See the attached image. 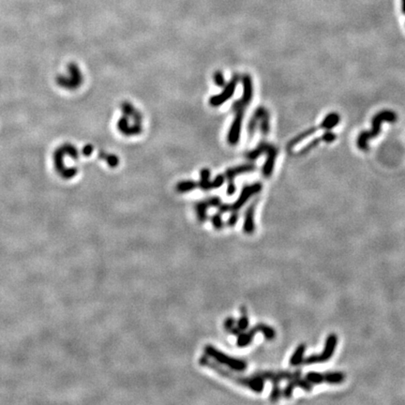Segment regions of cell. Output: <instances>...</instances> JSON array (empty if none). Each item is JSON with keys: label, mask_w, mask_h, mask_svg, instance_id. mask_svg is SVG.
<instances>
[{"label": "cell", "mask_w": 405, "mask_h": 405, "mask_svg": "<svg viewBox=\"0 0 405 405\" xmlns=\"http://www.w3.org/2000/svg\"><path fill=\"white\" fill-rule=\"evenodd\" d=\"M199 364L201 366L210 369L214 373H218L220 376H222L223 378L228 379L234 383H238L239 385L249 389L255 393H258V394L262 393L265 389V380L258 375L257 373H254V375H252L250 377L237 375L235 373L227 371L224 368L217 365L216 363L210 360V357H208L207 356L200 357Z\"/></svg>", "instance_id": "6da1fadb"}, {"label": "cell", "mask_w": 405, "mask_h": 405, "mask_svg": "<svg viewBox=\"0 0 405 405\" xmlns=\"http://www.w3.org/2000/svg\"><path fill=\"white\" fill-rule=\"evenodd\" d=\"M398 119V115L394 111L383 110L376 113L372 120V130L361 131L357 137V145L359 149L367 151L369 149V141L376 138L381 131V125L383 122L395 123Z\"/></svg>", "instance_id": "7a4b0ae2"}, {"label": "cell", "mask_w": 405, "mask_h": 405, "mask_svg": "<svg viewBox=\"0 0 405 405\" xmlns=\"http://www.w3.org/2000/svg\"><path fill=\"white\" fill-rule=\"evenodd\" d=\"M204 351L207 357H210L222 365L230 368L233 371L241 373V372H245L248 367L247 362L244 361L243 359L230 357L226 354H224L223 352L220 351L219 349L215 348L214 346L208 344L204 348Z\"/></svg>", "instance_id": "3957f363"}, {"label": "cell", "mask_w": 405, "mask_h": 405, "mask_svg": "<svg viewBox=\"0 0 405 405\" xmlns=\"http://www.w3.org/2000/svg\"><path fill=\"white\" fill-rule=\"evenodd\" d=\"M255 166L254 164H244L239 165L236 167L229 168L227 169L226 172L224 173L225 179L228 180V188H227V195L229 196L234 195L236 192V185H235V178L242 173H249L253 172Z\"/></svg>", "instance_id": "277c9868"}, {"label": "cell", "mask_w": 405, "mask_h": 405, "mask_svg": "<svg viewBox=\"0 0 405 405\" xmlns=\"http://www.w3.org/2000/svg\"><path fill=\"white\" fill-rule=\"evenodd\" d=\"M238 81H239V76L238 74L233 76L231 81L227 83L226 86L224 87V90L221 94L215 95V96L210 98L209 103H210L211 106H213V107L221 106L222 103H225L230 98L232 97L234 93L236 91Z\"/></svg>", "instance_id": "5b68a950"}, {"label": "cell", "mask_w": 405, "mask_h": 405, "mask_svg": "<svg viewBox=\"0 0 405 405\" xmlns=\"http://www.w3.org/2000/svg\"><path fill=\"white\" fill-rule=\"evenodd\" d=\"M242 83H243V95L240 100H238L233 104L232 109L234 110V112H238L240 110L245 111V109L248 106L253 99L252 78L248 74H245L242 78Z\"/></svg>", "instance_id": "8992f818"}, {"label": "cell", "mask_w": 405, "mask_h": 405, "mask_svg": "<svg viewBox=\"0 0 405 405\" xmlns=\"http://www.w3.org/2000/svg\"><path fill=\"white\" fill-rule=\"evenodd\" d=\"M262 189V185L260 183L253 184V185H248V186H245L241 194L239 195L238 200L236 201L234 204L231 205V208L232 211H238L242 206H243L247 201L253 196V195L258 194L260 190ZM231 211V212H232Z\"/></svg>", "instance_id": "52a82bcc"}, {"label": "cell", "mask_w": 405, "mask_h": 405, "mask_svg": "<svg viewBox=\"0 0 405 405\" xmlns=\"http://www.w3.org/2000/svg\"><path fill=\"white\" fill-rule=\"evenodd\" d=\"M236 115L233 120L231 128L228 132V142L230 145H237L239 141L240 132H241V127L243 122L244 111L240 110L238 112H235Z\"/></svg>", "instance_id": "ba28073f"}, {"label": "cell", "mask_w": 405, "mask_h": 405, "mask_svg": "<svg viewBox=\"0 0 405 405\" xmlns=\"http://www.w3.org/2000/svg\"><path fill=\"white\" fill-rule=\"evenodd\" d=\"M338 341H339L338 336L334 334V333H331V334L327 336L326 340H325V343H324V350L319 355L321 363L322 362L329 361L330 358L333 357V355L335 353L336 347H337V344H338Z\"/></svg>", "instance_id": "9c48e42d"}, {"label": "cell", "mask_w": 405, "mask_h": 405, "mask_svg": "<svg viewBox=\"0 0 405 405\" xmlns=\"http://www.w3.org/2000/svg\"><path fill=\"white\" fill-rule=\"evenodd\" d=\"M258 200H255L248 205L244 215L243 231L246 235H253L255 231L254 223V212Z\"/></svg>", "instance_id": "30bf717a"}, {"label": "cell", "mask_w": 405, "mask_h": 405, "mask_svg": "<svg viewBox=\"0 0 405 405\" xmlns=\"http://www.w3.org/2000/svg\"><path fill=\"white\" fill-rule=\"evenodd\" d=\"M336 138H337V136H336L334 132H332V131H330V130H327V131H325L324 134L322 135L321 137L315 138V139L312 141L311 143H308L307 146H304L302 149L297 153V155H300V156L305 155V154H307L308 152L311 151L312 149H314L315 146H318L321 142H325V143L330 144V143L334 142V141L336 140Z\"/></svg>", "instance_id": "8fae6325"}, {"label": "cell", "mask_w": 405, "mask_h": 405, "mask_svg": "<svg viewBox=\"0 0 405 405\" xmlns=\"http://www.w3.org/2000/svg\"><path fill=\"white\" fill-rule=\"evenodd\" d=\"M279 154V150L275 146L270 145L269 148L266 151V161H265V164L263 166V175L265 176V178H269L270 176L272 175V172L274 170V166H275L276 158Z\"/></svg>", "instance_id": "7c38bea8"}, {"label": "cell", "mask_w": 405, "mask_h": 405, "mask_svg": "<svg viewBox=\"0 0 405 405\" xmlns=\"http://www.w3.org/2000/svg\"><path fill=\"white\" fill-rule=\"evenodd\" d=\"M257 333H259L258 329L256 325H254V327H252L250 330L248 331H242L240 334L238 335V340H237V345L239 348H245L247 346L249 345L253 340H254V336L256 335Z\"/></svg>", "instance_id": "4fadbf2b"}, {"label": "cell", "mask_w": 405, "mask_h": 405, "mask_svg": "<svg viewBox=\"0 0 405 405\" xmlns=\"http://www.w3.org/2000/svg\"><path fill=\"white\" fill-rule=\"evenodd\" d=\"M267 112L268 111L266 109L264 108V107H259L254 112V114L253 115V118L250 119V121H249V123L248 125V132L250 138L254 136L255 130L258 128L260 120Z\"/></svg>", "instance_id": "5bb4252c"}, {"label": "cell", "mask_w": 405, "mask_h": 405, "mask_svg": "<svg viewBox=\"0 0 405 405\" xmlns=\"http://www.w3.org/2000/svg\"><path fill=\"white\" fill-rule=\"evenodd\" d=\"M318 130H321L320 125L317 126V127H313V128H311V129H308V130L303 131L300 134L297 135L296 137H294L292 140L288 143V145H287V150H288V151H291V149H293L295 146H297L300 142H302V141L305 140L306 138H308L310 136L314 135Z\"/></svg>", "instance_id": "9a60e30c"}, {"label": "cell", "mask_w": 405, "mask_h": 405, "mask_svg": "<svg viewBox=\"0 0 405 405\" xmlns=\"http://www.w3.org/2000/svg\"><path fill=\"white\" fill-rule=\"evenodd\" d=\"M306 349H307V346H306L305 343H301V344L297 346L296 350L293 353L292 356L290 357V361H289L290 366L298 367L299 365L303 364L304 355H305Z\"/></svg>", "instance_id": "2e32d148"}, {"label": "cell", "mask_w": 405, "mask_h": 405, "mask_svg": "<svg viewBox=\"0 0 405 405\" xmlns=\"http://www.w3.org/2000/svg\"><path fill=\"white\" fill-rule=\"evenodd\" d=\"M340 121V117L339 113H335V112L329 113L322 121V123L320 124L321 130H330L339 124Z\"/></svg>", "instance_id": "e0dca14e"}, {"label": "cell", "mask_w": 405, "mask_h": 405, "mask_svg": "<svg viewBox=\"0 0 405 405\" xmlns=\"http://www.w3.org/2000/svg\"><path fill=\"white\" fill-rule=\"evenodd\" d=\"M121 108H122V111L124 113V115L128 117V118H131V119H133V121L136 124H141V122H142V114L130 103H123Z\"/></svg>", "instance_id": "ac0fdd59"}, {"label": "cell", "mask_w": 405, "mask_h": 405, "mask_svg": "<svg viewBox=\"0 0 405 405\" xmlns=\"http://www.w3.org/2000/svg\"><path fill=\"white\" fill-rule=\"evenodd\" d=\"M270 145L271 144H268L266 142H260L258 146H256L253 150H250V151L247 153L246 157L248 160H250V161H254V160L258 159L262 154H266V151L269 148Z\"/></svg>", "instance_id": "d6986e66"}, {"label": "cell", "mask_w": 405, "mask_h": 405, "mask_svg": "<svg viewBox=\"0 0 405 405\" xmlns=\"http://www.w3.org/2000/svg\"><path fill=\"white\" fill-rule=\"evenodd\" d=\"M324 382L330 384H339L346 379L345 373L341 372H329L324 373Z\"/></svg>", "instance_id": "ffe728a7"}, {"label": "cell", "mask_w": 405, "mask_h": 405, "mask_svg": "<svg viewBox=\"0 0 405 405\" xmlns=\"http://www.w3.org/2000/svg\"><path fill=\"white\" fill-rule=\"evenodd\" d=\"M209 206L207 205L206 201L197 202L195 205V213L197 216V220L200 222H206L207 220V208Z\"/></svg>", "instance_id": "44dd1931"}, {"label": "cell", "mask_w": 405, "mask_h": 405, "mask_svg": "<svg viewBox=\"0 0 405 405\" xmlns=\"http://www.w3.org/2000/svg\"><path fill=\"white\" fill-rule=\"evenodd\" d=\"M198 187H199L198 182H195L192 180H185V181H180L177 184L176 189L179 194H185V192H189L194 189H197Z\"/></svg>", "instance_id": "7402d4cb"}, {"label": "cell", "mask_w": 405, "mask_h": 405, "mask_svg": "<svg viewBox=\"0 0 405 405\" xmlns=\"http://www.w3.org/2000/svg\"><path fill=\"white\" fill-rule=\"evenodd\" d=\"M256 326H257V329H258V331H259L260 333H262V334L264 335L265 340H275L277 333H276L275 330H274L272 326L267 325V324H263V323H259V324H256Z\"/></svg>", "instance_id": "603a6c76"}, {"label": "cell", "mask_w": 405, "mask_h": 405, "mask_svg": "<svg viewBox=\"0 0 405 405\" xmlns=\"http://www.w3.org/2000/svg\"><path fill=\"white\" fill-rule=\"evenodd\" d=\"M199 184V188L204 190H209L212 189L210 181V171L208 169H203L201 171V180Z\"/></svg>", "instance_id": "cb8c5ba5"}, {"label": "cell", "mask_w": 405, "mask_h": 405, "mask_svg": "<svg viewBox=\"0 0 405 405\" xmlns=\"http://www.w3.org/2000/svg\"><path fill=\"white\" fill-rule=\"evenodd\" d=\"M305 378L312 384H321L324 382V373L310 372L305 375Z\"/></svg>", "instance_id": "d4e9b609"}, {"label": "cell", "mask_w": 405, "mask_h": 405, "mask_svg": "<svg viewBox=\"0 0 405 405\" xmlns=\"http://www.w3.org/2000/svg\"><path fill=\"white\" fill-rule=\"evenodd\" d=\"M258 127H259L262 134L264 135V136H266V135L268 134L270 130L269 113L268 112L265 113V115L261 119Z\"/></svg>", "instance_id": "484cf974"}, {"label": "cell", "mask_w": 405, "mask_h": 405, "mask_svg": "<svg viewBox=\"0 0 405 405\" xmlns=\"http://www.w3.org/2000/svg\"><path fill=\"white\" fill-rule=\"evenodd\" d=\"M292 381L297 385V388L303 389L306 392H311L313 390V388H314V384H312L310 382H308L306 378L302 379L301 377H299V378L295 379V380H292Z\"/></svg>", "instance_id": "4316f807"}, {"label": "cell", "mask_w": 405, "mask_h": 405, "mask_svg": "<svg viewBox=\"0 0 405 405\" xmlns=\"http://www.w3.org/2000/svg\"><path fill=\"white\" fill-rule=\"evenodd\" d=\"M248 325H249V320L248 315L246 313H242L241 317L237 321V327L242 332L248 330Z\"/></svg>", "instance_id": "83f0119b"}, {"label": "cell", "mask_w": 405, "mask_h": 405, "mask_svg": "<svg viewBox=\"0 0 405 405\" xmlns=\"http://www.w3.org/2000/svg\"><path fill=\"white\" fill-rule=\"evenodd\" d=\"M281 396H282V390L280 388V384H273L272 390H271L269 394L270 401L276 402V401L280 400Z\"/></svg>", "instance_id": "f1b7e54d"}, {"label": "cell", "mask_w": 405, "mask_h": 405, "mask_svg": "<svg viewBox=\"0 0 405 405\" xmlns=\"http://www.w3.org/2000/svg\"><path fill=\"white\" fill-rule=\"evenodd\" d=\"M296 388H297V385L295 384V383L293 381H289V383H287L285 388L282 389V397L285 399H291Z\"/></svg>", "instance_id": "f546056e"}, {"label": "cell", "mask_w": 405, "mask_h": 405, "mask_svg": "<svg viewBox=\"0 0 405 405\" xmlns=\"http://www.w3.org/2000/svg\"><path fill=\"white\" fill-rule=\"evenodd\" d=\"M210 220L213 226L216 230H222V228L224 227V222L222 221V214L220 212L214 214L213 216L211 217Z\"/></svg>", "instance_id": "4dcf8cb0"}, {"label": "cell", "mask_w": 405, "mask_h": 405, "mask_svg": "<svg viewBox=\"0 0 405 405\" xmlns=\"http://www.w3.org/2000/svg\"><path fill=\"white\" fill-rule=\"evenodd\" d=\"M214 82L218 87H224L226 86V81L224 79V76L222 74V71H216L214 73Z\"/></svg>", "instance_id": "1f68e13d"}, {"label": "cell", "mask_w": 405, "mask_h": 405, "mask_svg": "<svg viewBox=\"0 0 405 405\" xmlns=\"http://www.w3.org/2000/svg\"><path fill=\"white\" fill-rule=\"evenodd\" d=\"M224 181H225V177H224V175L222 176V175H219L218 177H216L214 180H212L211 181V187H212V189H218V188H220L221 186H222V184L224 183Z\"/></svg>", "instance_id": "d6a6232c"}, {"label": "cell", "mask_w": 405, "mask_h": 405, "mask_svg": "<svg viewBox=\"0 0 405 405\" xmlns=\"http://www.w3.org/2000/svg\"><path fill=\"white\" fill-rule=\"evenodd\" d=\"M236 324H237V320L236 319L233 318V317H228L226 320H224L223 327L226 331L230 332L236 326Z\"/></svg>", "instance_id": "836d02e7"}, {"label": "cell", "mask_w": 405, "mask_h": 405, "mask_svg": "<svg viewBox=\"0 0 405 405\" xmlns=\"http://www.w3.org/2000/svg\"><path fill=\"white\" fill-rule=\"evenodd\" d=\"M315 363H321L319 355H315V354L308 356V357L304 358V360H303V364H305V365H312V364H315Z\"/></svg>", "instance_id": "e575fe53"}, {"label": "cell", "mask_w": 405, "mask_h": 405, "mask_svg": "<svg viewBox=\"0 0 405 405\" xmlns=\"http://www.w3.org/2000/svg\"><path fill=\"white\" fill-rule=\"evenodd\" d=\"M238 221V211H232L231 215L229 217L228 221H227V225L229 227H234Z\"/></svg>", "instance_id": "d590c367"}, {"label": "cell", "mask_w": 405, "mask_h": 405, "mask_svg": "<svg viewBox=\"0 0 405 405\" xmlns=\"http://www.w3.org/2000/svg\"><path fill=\"white\" fill-rule=\"evenodd\" d=\"M205 201H206L208 206H211V207H219L222 203L221 198H219V197H210Z\"/></svg>", "instance_id": "8d00e7d4"}, {"label": "cell", "mask_w": 405, "mask_h": 405, "mask_svg": "<svg viewBox=\"0 0 405 405\" xmlns=\"http://www.w3.org/2000/svg\"><path fill=\"white\" fill-rule=\"evenodd\" d=\"M218 208H219V212H220L221 214L232 211V208H231V205H230V204H222V205H220Z\"/></svg>", "instance_id": "74e56055"}, {"label": "cell", "mask_w": 405, "mask_h": 405, "mask_svg": "<svg viewBox=\"0 0 405 405\" xmlns=\"http://www.w3.org/2000/svg\"><path fill=\"white\" fill-rule=\"evenodd\" d=\"M401 11L405 15V0H401Z\"/></svg>", "instance_id": "f35d334b"}]
</instances>
